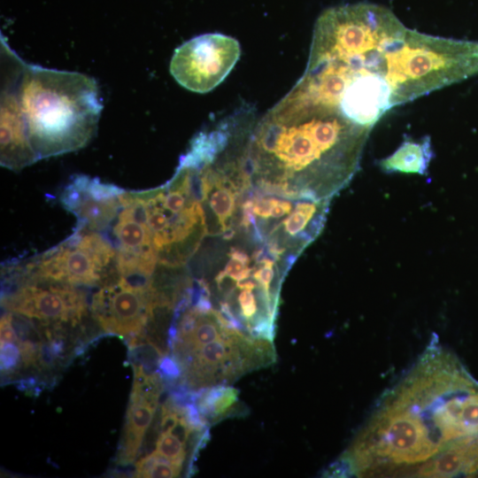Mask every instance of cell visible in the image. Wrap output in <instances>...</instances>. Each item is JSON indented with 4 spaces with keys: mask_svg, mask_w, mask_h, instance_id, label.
I'll return each instance as SVG.
<instances>
[{
    "mask_svg": "<svg viewBox=\"0 0 478 478\" xmlns=\"http://www.w3.org/2000/svg\"><path fill=\"white\" fill-rule=\"evenodd\" d=\"M158 403L130 398L127 412L124 437L120 448L118 462L131 464L136 458L144 435L150 427Z\"/></svg>",
    "mask_w": 478,
    "mask_h": 478,
    "instance_id": "obj_14",
    "label": "cell"
},
{
    "mask_svg": "<svg viewBox=\"0 0 478 478\" xmlns=\"http://www.w3.org/2000/svg\"><path fill=\"white\" fill-rule=\"evenodd\" d=\"M369 132L338 113L284 96L249 133L251 183L288 197L331 200L359 170Z\"/></svg>",
    "mask_w": 478,
    "mask_h": 478,
    "instance_id": "obj_1",
    "label": "cell"
},
{
    "mask_svg": "<svg viewBox=\"0 0 478 478\" xmlns=\"http://www.w3.org/2000/svg\"><path fill=\"white\" fill-rule=\"evenodd\" d=\"M431 420L443 445L454 439L478 434V393L437 401Z\"/></svg>",
    "mask_w": 478,
    "mask_h": 478,
    "instance_id": "obj_11",
    "label": "cell"
},
{
    "mask_svg": "<svg viewBox=\"0 0 478 478\" xmlns=\"http://www.w3.org/2000/svg\"><path fill=\"white\" fill-rule=\"evenodd\" d=\"M443 448L416 411L389 403L354 444L348 460L358 470L374 457L412 465L431 459Z\"/></svg>",
    "mask_w": 478,
    "mask_h": 478,
    "instance_id": "obj_5",
    "label": "cell"
},
{
    "mask_svg": "<svg viewBox=\"0 0 478 478\" xmlns=\"http://www.w3.org/2000/svg\"><path fill=\"white\" fill-rule=\"evenodd\" d=\"M23 280L71 286L104 285L119 275L116 250L100 232L76 228L68 239L19 267Z\"/></svg>",
    "mask_w": 478,
    "mask_h": 478,
    "instance_id": "obj_4",
    "label": "cell"
},
{
    "mask_svg": "<svg viewBox=\"0 0 478 478\" xmlns=\"http://www.w3.org/2000/svg\"><path fill=\"white\" fill-rule=\"evenodd\" d=\"M125 190L97 179L77 176L66 186L60 200L77 220V227L99 232L111 226L121 207Z\"/></svg>",
    "mask_w": 478,
    "mask_h": 478,
    "instance_id": "obj_10",
    "label": "cell"
},
{
    "mask_svg": "<svg viewBox=\"0 0 478 478\" xmlns=\"http://www.w3.org/2000/svg\"><path fill=\"white\" fill-rule=\"evenodd\" d=\"M0 105V123L22 128L37 160L87 145L103 109L92 77L28 64L3 36Z\"/></svg>",
    "mask_w": 478,
    "mask_h": 478,
    "instance_id": "obj_2",
    "label": "cell"
},
{
    "mask_svg": "<svg viewBox=\"0 0 478 478\" xmlns=\"http://www.w3.org/2000/svg\"><path fill=\"white\" fill-rule=\"evenodd\" d=\"M434 158L429 136L420 139L405 137L399 147L389 156L379 161L386 173H403L425 175Z\"/></svg>",
    "mask_w": 478,
    "mask_h": 478,
    "instance_id": "obj_13",
    "label": "cell"
},
{
    "mask_svg": "<svg viewBox=\"0 0 478 478\" xmlns=\"http://www.w3.org/2000/svg\"><path fill=\"white\" fill-rule=\"evenodd\" d=\"M156 451L181 466L186 457V445L171 433H160L156 443Z\"/></svg>",
    "mask_w": 478,
    "mask_h": 478,
    "instance_id": "obj_17",
    "label": "cell"
},
{
    "mask_svg": "<svg viewBox=\"0 0 478 478\" xmlns=\"http://www.w3.org/2000/svg\"><path fill=\"white\" fill-rule=\"evenodd\" d=\"M0 335L1 342L18 343V335L12 326L11 313L9 312L1 318Z\"/></svg>",
    "mask_w": 478,
    "mask_h": 478,
    "instance_id": "obj_20",
    "label": "cell"
},
{
    "mask_svg": "<svg viewBox=\"0 0 478 478\" xmlns=\"http://www.w3.org/2000/svg\"><path fill=\"white\" fill-rule=\"evenodd\" d=\"M478 470V439L471 436L455 442L443 452L436 453L418 471L421 477H451Z\"/></svg>",
    "mask_w": 478,
    "mask_h": 478,
    "instance_id": "obj_12",
    "label": "cell"
},
{
    "mask_svg": "<svg viewBox=\"0 0 478 478\" xmlns=\"http://www.w3.org/2000/svg\"><path fill=\"white\" fill-rule=\"evenodd\" d=\"M181 466L173 464L156 451L135 464L136 477L173 478L181 473Z\"/></svg>",
    "mask_w": 478,
    "mask_h": 478,
    "instance_id": "obj_16",
    "label": "cell"
},
{
    "mask_svg": "<svg viewBox=\"0 0 478 478\" xmlns=\"http://www.w3.org/2000/svg\"><path fill=\"white\" fill-rule=\"evenodd\" d=\"M163 306L155 281L136 283L120 274L93 296L90 311L103 329L122 337L141 335Z\"/></svg>",
    "mask_w": 478,
    "mask_h": 478,
    "instance_id": "obj_6",
    "label": "cell"
},
{
    "mask_svg": "<svg viewBox=\"0 0 478 478\" xmlns=\"http://www.w3.org/2000/svg\"><path fill=\"white\" fill-rule=\"evenodd\" d=\"M1 371L12 373L18 368L21 357L19 346L13 343L1 342Z\"/></svg>",
    "mask_w": 478,
    "mask_h": 478,
    "instance_id": "obj_18",
    "label": "cell"
},
{
    "mask_svg": "<svg viewBox=\"0 0 478 478\" xmlns=\"http://www.w3.org/2000/svg\"><path fill=\"white\" fill-rule=\"evenodd\" d=\"M158 371L162 379L167 382L175 381L181 375V366L179 362L173 357L166 355L160 358Z\"/></svg>",
    "mask_w": 478,
    "mask_h": 478,
    "instance_id": "obj_19",
    "label": "cell"
},
{
    "mask_svg": "<svg viewBox=\"0 0 478 478\" xmlns=\"http://www.w3.org/2000/svg\"><path fill=\"white\" fill-rule=\"evenodd\" d=\"M121 207L112 224L119 274L129 278H152L159 268L152 234L144 220L135 191H124Z\"/></svg>",
    "mask_w": 478,
    "mask_h": 478,
    "instance_id": "obj_9",
    "label": "cell"
},
{
    "mask_svg": "<svg viewBox=\"0 0 478 478\" xmlns=\"http://www.w3.org/2000/svg\"><path fill=\"white\" fill-rule=\"evenodd\" d=\"M197 407L202 418L216 422L219 419L231 415L233 406L238 401L239 391L224 385L197 390Z\"/></svg>",
    "mask_w": 478,
    "mask_h": 478,
    "instance_id": "obj_15",
    "label": "cell"
},
{
    "mask_svg": "<svg viewBox=\"0 0 478 478\" xmlns=\"http://www.w3.org/2000/svg\"><path fill=\"white\" fill-rule=\"evenodd\" d=\"M2 305L11 312L44 323H79L88 312L83 291L75 286L22 280L12 292L2 296Z\"/></svg>",
    "mask_w": 478,
    "mask_h": 478,
    "instance_id": "obj_8",
    "label": "cell"
},
{
    "mask_svg": "<svg viewBox=\"0 0 478 478\" xmlns=\"http://www.w3.org/2000/svg\"><path fill=\"white\" fill-rule=\"evenodd\" d=\"M241 54L238 41L219 33L194 37L173 52L170 73L183 88L207 93L221 83Z\"/></svg>",
    "mask_w": 478,
    "mask_h": 478,
    "instance_id": "obj_7",
    "label": "cell"
},
{
    "mask_svg": "<svg viewBox=\"0 0 478 478\" xmlns=\"http://www.w3.org/2000/svg\"><path fill=\"white\" fill-rule=\"evenodd\" d=\"M135 194L151 231L159 267L182 269L206 235L205 214L194 171L180 161L165 185Z\"/></svg>",
    "mask_w": 478,
    "mask_h": 478,
    "instance_id": "obj_3",
    "label": "cell"
}]
</instances>
